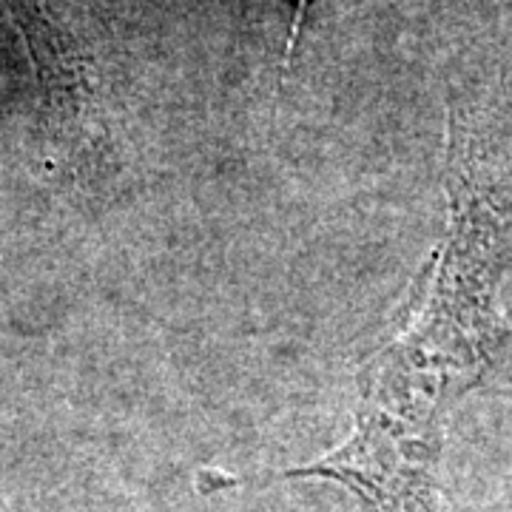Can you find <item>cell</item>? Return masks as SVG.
Instances as JSON below:
<instances>
[{"mask_svg": "<svg viewBox=\"0 0 512 512\" xmlns=\"http://www.w3.org/2000/svg\"><path fill=\"white\" fill-rule=\"evenodd\" d=\"M461 325L444 259L416 319L359 370V402L348 441L282 478H328L359 501L362 512H439L441 404L453 393L464 356Z\"/></svg>", "mask_w": 512, "mask_h": 512, "instance_id": "1", "label": "cell"}]
</instances>
